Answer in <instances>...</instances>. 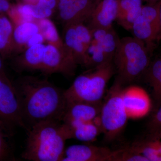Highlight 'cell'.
Returning a JSON list of instances; mask_svg holds the SVG:
<instances>
[{"label": "cell", "mask_w": 161, "mask_h": 161, "mask_svg": "<svg viewBox=\"0 0 161 161\" xmlns=\"http://www.w3.org/2000/svg\"><path fill=\"white\" fill-rule=\"evenodd\" d=\"M3 58L0 56V75H6Z\"/></svg>", "instance_id": "obj_32"}, {"label": "cell", "mask_w": 161, "mask_h": 161, "mask_svg": "<svg viewBox=\"0 0 161 161\" xmlns=\"http://www.w3.org/2000/svg\"><path fill=\"white\" fill-rule=\"evenodd\" d=\"M150 134L157 135L161 133V106L148 124Z\"/></svg>", "instance_id": "obj_26"}, {"label": "cell", "mask_w": 161, "mask_h": 161, "mask_svg": "<svg viewBox=\"0 0 161 161\" xmlns=\"http://www.w3.org/2000/svg\"><path fill=\"white\" fill-rule=\"evenodd\" d=\"M12 5L9 0H0V14H7L9 11Z\"/></svg>", "instance_id": "obj_29"}, {"label": "cell", "mask_w": 161, "mask_h": 161, "mask_svg": "<svg viewBox=\"0 0 161 161\" xmlns=\"http://www.w3.org/2000/svg\"><path fill=\"white\" fill-rule=\"evenodd\" d=\"M38 4L53 10L57 7V0H38Z\"/></svg>", "instance_id": "obj_28"}, {"label": "cell", "mask_w": 161, "mask_h": 161, "mask_svg": "<svg viewBox=\"0 0 161 161\" xmlns=\"http://www.w3.org/2000/svg\"><path fill=\"white\" fill-rule=\"evenodd\" d=\"M131 31L134 37L148 45L157 40L158 32V28L141 14L133 23Z\"/></svg>", "instance_id": "obj_21"}, {"label": "cell", "mask_w": 161, "mask_h": 161, "mask_svg": "<svg viewBox=\"0 0 161 161\" xmlns=\"http://www.w3.org/2000/svg\"><path fill=\"white\" fill-rule=\"evenodd\" d=\"M123 97L129 117H142L150 111V98L143 89L134 86L124 89Z\"/></svg>", "instance_id": "obj_9"}, {"label": "cell", "mask_w": 161, "mask_h": 161, "mask_svg": "<svg viewBox=\"0 0 161 161\" xmlns=\"http://www.w3.org/2000/svg\"><path fill=\"white\" fill-rule=\"evenodd\" d=\"M39 32V26L35 22H26L14 26L13 57L26 50V44L30 38Z\"/></svg>", "instance_id": "obj_19"}, {"label": "cell", "mask_w": 161, "mask_h": 161, "mask_svg": "<svg viewBox=\"0 0 161 161\" xmlns=\"http://www.w3.org/2000/svg\"><path fill=\"white\" fill-rule=\"evenodd\" d=\"M98 0H74L59 11V17L64 26L84 23L92 15Z\"/></svg>", "instance_id": "obj_8"}, {"label": "cell", "mask_w": 161, "mask_h": 161, "mask_svg": "<svg viewBox=\"0 0 161 161\" xmlns=\"http://www.w3.org/2000/svg\"><path fill=\"white\" fill-rule=\"evenodd\" d=\"M146 44L133 37L119 39L113 57L116 80L123 86L131 83L144 74L150 64Z\"/></svg>", "instance_id": "obj_3"}, {"label": "cell", "mask_w": 161, "mask_h": 161, "mask_svg": "<svg viewBox=\"0 0 161 161\" xmlns=\"http://www.w3.org/2000/svg\"><path fill=\"white\" fill-rule=\"evenodd\" d=\"M0 119L14 128L28 130L22 117L17 93L6 75H0Z\"/></svg>", "instance_id": "obj_6"}, {"label": "cell", "mask_w": 161, "mask_h": 161, "mask_svg": "<svg viewBox=\"0 0 161 161\" xmlns=\"http://www.w3.org/2000/svg\"><path fill=\"white\" fill-rule=\"evenodd\" d=\"M29 13L35 21L44 19H49L53 14V10L39 4H28Z\"/></svg>", "instance_id": "obj_25"}, {"label": "cell", "mask_w": 161, "mask_h": 161, "mask_svg": "<svg viewBox=\"0 0 161 161\" xmlns=\"http://www.w3.org/2000/svg\"><path fill=\"white\" fill-rule=\"evenodd\" d=\"M44 41L45 40H44L43 35L40 32L36 34L30 38L26 44V49L33 45L40 44V43H43Z\"/></svg>", "instance_id": "obj_27"}, {"label": "cell", "mask_w": 161, "mask_h": 161, "mask_svg": "<svg viewBox=\"0 0 161 161\" xmlns=\"http://www.w3.org/2000/svg\"><path fill=\"white\" fill-rule=\"evenodd\" d=\"M99 115L92 121L65 124L70 129L72 138L86 142L95 140L102 132Z\"/></svg>", "instance_id": "obj_17"}, {"label": "cell", "mask_w": 161, "mask_h": 161, "mask_svg": "<svg viewBox=\"0 0 161 161\" xmlns=\"http://www.w3.org/2000/svg\"><path fill=\"white\" fill-rule=\"evenodd\" d=\"M24 160L31 161H61L66 141L72 139L68 126L61 121L47 120L32 126L27 132Z\"/></svg>", "instance_id": "obj_2"}, {"label": "cell", "mask_w": 161, "mask_h": 161, "mask_svg": "<svg viewBox=\"0 0 161 161\" xmlns=\"http://www.w3.org/2000/svg\"><path fill=\"white\" fill-rule=\"evenodd\" d=\"M124 89L115 80L102 103L99 118L104 138L108 142L118 138L129 117L123 97Z\"/></svg>", "instance_id": "obj_5"}, {"label": "cell", "mask_w": 161, "mask_h": 161, "mask_svg": "<svg viewBox=\"0 0 161 161\" xmlns=\"http://www.w3.org/2000/svg\"><path fill=\"white\" fill-rule=\"evenodd\" d=\"M73 1L74 0H57V7L58 10L59 11L64 9Z\"/></svg>", "instance_id": "obj_30"}, {"label": "cell", "mask_w": 161, "mask_h": 161, "mask_svg": "<svg viewBox=\"0 0 161 161\" xmlns=\"http://www.w3.org/2000/svg\"><path fill=\"white\" fill-rule=\"evenodd\" d=\"M143 1L147 2L148 3H158V2H160L161 0H142Z\"/></svg>", "instance_id": "obj_34"}, {"label": "cell", "mask_w": 161, "mask_h": 161, "mask_svg": "<svg viewBox=\"0 0 161 161\" xmlns=\"http://www.w3.org/2000/svg\"><path fill=\"white\" fill-rule=\"evenodd\" d=\"M142 0H119L116 21L128 31L132 30V25L141 14Z\"/></svg>", "instance_id": "obj_15"}, {"label": "cell", "mask_w": 161, "mask_h": 161, "mask_svg": "<svg viewBox=\"0 0 161 161\" xmlns=\"http://www.w3.org/2000/svg\"><path fill=\"white\" fill-rule=\"evenodd\" d=\"M103 103H67L62 122L66 124L92 121L100 115Z\"/></svg>", "instance_id": "obj_11"}, {"label": "cell", "mask_w": 161, "mask_h": 161, "mask_svg": "<svg viewBox=\"0 0 161 161\" xmlns=\"http://www.w3.org/2000/svg\"><path fill=\"white\" fill-rule=\"evenodd\" d=\"M13 84L27 131L40 122H62L67 105L64 90L34 76H23Z\"/></svg>", "instance_id": "obj_1"}, {"label": "cell", "mask_w": 161, "mask_h": 161, "mask_svg": "<svg viewBox=\"0 0 161 161\" xmlns=\"http://www.w3.org/2000/svg\"><path fill=\"white\" fill-rule=\"evenodd\" d=\"M144 74L146 80L152 88L153 97L161 104V58L150 63Z\"/></svg>", "instance_id": "obj_22"}, {"label": "cell", "mask_w": 161, "mask_h": 161, "mask_svg": "<svg viewBox=\"0 0 161 161\" xmlns=\"http://www.w3.org/2000/svg\"><path fill=\"white\" fill-rule=\"evenodd\" d=\"M13 24L6 14H0V56L3 60L14 56Z\"/></svg>", "instance_id": "obj_16"}, {"label": "cell", "mask_w": 161, "mask_h": 161, "mask_svg": "<svg viewBox=\"0 0 161 161\" xmlns=\"http://www.w3.org/2000/svg\"><path fill=\"white\" fill-rule=\"evenodd\" d=\"M21 2H22L21 4L35 5L37 4L38 0H21Z\"/></svg>", "instance_id": "obj_33"}, {"label": "cell", "mask_w": 161, "mask_h": 161, "mask_svg": "<svg viewBox=\"0 0 161 161\" xmlns=\"http://www.w3.org/2000/svg\"><path fill=\"white\" fill-rule=\"evenodd\" d=\"M63 41L64 46L73 56L76 64L85 66L87 48L78 36L74 25L64 26Z\"/></svg>", "instance_id": "obj_14"}, {"label": "cell", "mask_w": 161, "mask_h": 161, "mask_svg": "<svg viewBox=\"0 0 161 161\" xmlns=\"http://www.w3.org/2000/svg\"><path fill=\"white\" fill-rule=\"evenodd\" d=\"M91 30L92 41L97 45L110 60H113L119 40L113 27L94 28Z\"/></svg>", "instance_id": "obj_13"}, {"label": "cell", "mask_w": 161, "mask_h": 161, "mask_svg": "<svg viewBox=\"0 0 161 161\" xmlns=\"http://www.w3.org/2000/svg\"><path fill=\"white\" fill-rule=\"evenodd\" d=\"M156 40L158 41L161 40V1L160 3L159 7V28Z\"/></svg>", "instance_id": "obj_31"}, {"label": "cell", "mask_w": 161, "mask_h": 161, "mask_svg": "<svg viewBox=\"0 0 161 161\" xmlns=\"http://www.w3.org/2000/svg\"><path fill=\"white\" fill-rule=\"evenodd\" d=\"M113 152L106 147L72 145L65 149L61 161H112Z\"/></svg>", "instance_id": "obj_7"}, {"label": "cell", "mask_w": 161, "mask_h": 161, "mask_svg": "<svg viewBox=\"0 0 161 161\" xmlns=\"http://www.w3.org/2000/svg\"><path fill=\"white\" fill-rule=\"evenodd\" d=\"M35 22L38 24L40 32L48 44L54 45L61 51L66 49L63 40L60 39L57 28L51 20L44 19L36 20Z\"/></svg>", "instance_id": "obj_23"}, {"label": "cell", "mask_w": 161, "mask_h": 161, "mask_svg": "<svg viewBox=\"0 0 161 161\" xmlns=\"http://www.w3.org/2000/svg\"><path fill=\"white\" fill-rule=\"evenodd\" d=\"M130 148L143 156L148 161H161V138L150 135L146 139L136 140Z\"/></svg>", "instance_id": "obj_18"}, {"label": "cell", "mask_w": 161, "mask_h": 161, "mask_svg": "<svg viewBox=\"0 0 161 161\" xmlns=\"http://www.w3.org/2000/svg\"><path fill=\"white\" fill-rule=\"evenodd\" d=\"M119 0H98L88 21L90 29L110 28L116 20Z\"/></svg>", "instance_id": "obj_10"}, {"label": "cell", "mask_w": 161, "mask_h": 161, "mask_svg": "<svg viewBox=\"0 0 161 161\" xmlns=\"http://www.w3.org/2000/svg\"><path fill=\"white\" fill-rule=\"evenodd\" d=\"M14 128L0 119V161L17 160L14 155Z\"/></svg>", "instance_id": "obj_20"}, {"label": "cell", "mask_w": 161, "mask_h": 161, "mask_svg": "<svg viewBox=\"0 0 161 161\" xmlns=\"http://www.w3.org/2000/svg\"><path fill=\"white\" fill-rule=\"evenodd\" d=\"M78 76L64 90L67 103L102 102L107 83L115 73L113 62L101 64Z\"/></svg>", "instance_id": "obj_4"}, {"label": "cell", "mask_w": 161, "mask_h": 161, "mask_svg": "<svg viewBox=\"0 0 161 161\" xmlns=\"http://www.w3.org/2000/svg\"><path fill=\"white\" fill-rule=\"evenodd\" d=\"M153 136H158V137H161V134H158V135H153Z\"/></svg>", "instance_id": "obj_35"}, {"label": "cell", "mask_w": 161, "mask_h": 161, "mask_svg": "<svg viewBox=\"0 0 161 161\" xmlns=\"http://www.w3.org/2000/svg\"><path fill=\"white\" fill-rule=\"evenodd\" d=\"M112 161H148V160L129 147L114 150Z\"/></svg>", "instance_id": "obj_24"}, {"label": "cell", "mask_w": 161, "mask_h": 161, "mask_svg": "<svg viewBox=\"0 0 161 161\" xmlns=\"http://www.w3.org/2000/svg\"><path fill=\"white\" fill-rule=\"evenodd\" d=\"M45 45L43 43L30 47L19 54L12 58L11 65L17 72L40 71Z\"/></svg>", "instance_id": "obj_12"}]
</instances>
